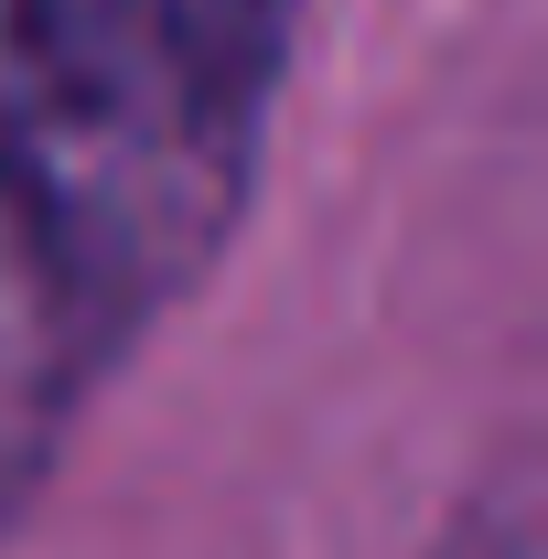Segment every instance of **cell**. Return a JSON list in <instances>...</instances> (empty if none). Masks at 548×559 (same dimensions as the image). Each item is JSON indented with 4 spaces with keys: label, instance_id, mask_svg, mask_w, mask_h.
I'll use <instances>...</instances> for the list:
<instances>
[{
    "label": "cell",
    "instance_id": "3957f363",
    "mask_svg": "<svg viewBox=\"0 0 548 559\" xmlns=\"http://www.w3.org/2000/svg\"><path fill=\"white\" fill-rule=\"evenodd\" d=\"M430 559H538V485H527V463H505V474L452 516V538Z\"/></svg>",
    "mask_w": 548,
    "mask_h": 559
},
{
    "label": "cell",
    "instance_id": "7a4b0ae2",
    "mask_svg": "<svg viewBox=\"0 0 548 559\" xmlns=\"http://www.w3.org/2000/svg\"><path fill=\"white\" fill-rule=\"evenodd\" d=\"M119 355V334L65 290V270L11 226L0 205V527L33 506V485L55 474L75 399L97 388V366Z\"/></svg>",
    "mask_w": 548,
    "mask_h": 559
},
{
    "label": "cell",
    "instance_id": "6da1fadb",
    "mask_svg": "<svg viewBox=\"0 0 548 559\" xmlns=\"http://www.w3.org/2000/svg\"><path fill=\"white\" fill-rule=\"evenodd\" d=\"M301 0H0V205L130 345L237 237Z\"/></svg>",
    "mask_w": 548,
    "mask_h": 559
}]
</instances>
